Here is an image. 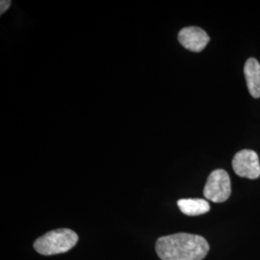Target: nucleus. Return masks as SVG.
<instances>
[{"label": "nucleus", "instance_id": "0eeeda50", "mask_svg": "<svg viewBox=\"0 0 260 260\" xmlns=\"http://www.w3.org/2000/svg\"><path fill=\"white\" fill-rule=\"evenodd\" d=\"M180 211L188 216H198L207 213L210 210V205L203 199H182L177 202Z\"/></svg>", "mask_w": 260, "mask_h": 260}, {"label": "nucleus", "instance_id": "f257e3e1", "mask_svg": "<svg viewBox=\"0 0 260 260\" xmlns=\"http://www.w3.org/2000/svg\"><path fill=\"white\" fill-rule=\"evenodd\" d=\"M155 250L161 260H203L209 244L201 235L176 233L160 237Z\"/></svg>", "mask_w": 260, "mask_h": 260}, {"label": "nucleus", "instance_id": "39448f33", "mask_svg": "<svg viewBox=\"0 0 260 260\" xmlns=\"http://www.w3.org/2000/svg\"><path fill=\"white\" fill-rule=\"evenodd\" d=\"M209 37L205 30L197 26L181 29L178 33L179 43L186 49L193 52H201L209 43Z\"/></svg>", "mask_w": 260, "mask_h": 260}, {"label": "nucleus", "instance_id": "f03ea898", "mask_svg": "<svg viewBox=\"0 0 260 260\" xmlns=\"http://www.w3.org/2000/svg\"><path fill=\"white\" fill-rule=\"evenodd\" d=\"M78 241V235L69 229H58L46 233L34 242V249L43 255H54L72 250Z\"/></svg>", "mask_w": 260, "mask_h": 260}, {"label": "nucleus", "instance_id": "423d86ee", "mask_svg": "<svg viewBox=\"0 0 260 260\" xmlns=\"http://www.w3.org/2000/svg\"><path fill=\"white\" fill-rule=\"evenodd\" d=\"M249 92L254 99L260 98V64L255 58H249L244 67Z\"/></svg>", "mask_w": 260, "mask_h": 260}, {"label": "nucleus", "instance_id": "7ed1b4c3", "mask_svg": "<svg viewBox=\"0 0 260 260\" xmlns=\"http://www.w3.org/2000/svg\"><path fill=\"white\" fill-rule=\"evenodd\" d=\"M232 194L231 178L229 174L222 169L213 171L207 178L204 189L205 199L213 203H223Z\"/></svg>", "mask_w": 260, "mask_h": 260}, {"label": "nucleus", "instance_id": "20e7f679", "mask_svg": "<svg viewBox=\"0 0 260 260\" xmlns=\"http://www.w3.org/2000/svg\"><path fill=\"white\" fill-rule=\"evenodd\" d=\"M233 171L237 176L249 179L260 177V163L258 154L251 149L238 151L233 160Z\"/></svg>", "mask_w": 260, "mask_h": 260}, {"label": "nucleus", "instance_id": "6e6552de", "mask_svg": "<svg viewBox=\"0 0 260 260\" xmlns=\"http://www.w3.org/2000/svg\"><path fill=\"white\" fill-rule=\"evenodd\" d=\"M0 3H1L0 4V7H1L0 12H1V15H3L6 12V10L11 6V1L10 0H2Z\"/></svg>", "mask_w": 260, "mask_h": 260}]
</instances>
